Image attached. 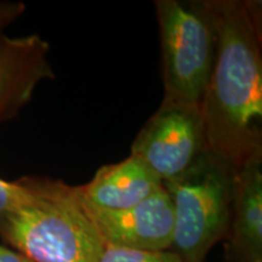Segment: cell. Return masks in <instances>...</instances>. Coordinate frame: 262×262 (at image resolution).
Masks as SVG:
<instances>
[{"instance_id": "cell-1", "label": "cell", "mask_w": 262, "mask_h": 262, "mask_svg": "<svg viewBox=\"0 0 262 262\" xmlns=\"http://www.w3.org/2000/svg\"><path fill=\"white\" fill-rule=\"evenodd\" d=\"M215 61L201 110L209 152L239 170L262 158L261 3L205 0Z\"/></svg>"}, {"instance_id": "cell-2", "label": "cell", "mask_w": 262, "mask_h": 262, "mask_svg": "<svg viewBox=\"0 0 262 262\" xmlns=\"http://www.w3.org/2000/svg\"><path fill=\"white\" fill-rule=\"evenodd\" d=\"M26 196L0 221V237L32 262H100L104 245L78 187L22 178Z\"/></svg>"}, {"instance_id": "cell-3", "label": "cell", "mask_w": 262, "mask_h": 262, "mask_svg": "<svg viewBox=\"0 0 262 262\" xmlns=\"http://www.w3.org/2000/svg\"><path fill=\"white\" fill-rule=\"evenodd\" d=\"M237 170L206 150L176 179L164 182L173 205L172 250L203 262L224 237L232 217Z\"/></svg>"}, {"instance_id": "cell-4", "label": "cell", "mask_w": 262, "mask_h": 262, "mask_svg": "<svg viewBox=\"0 0 262 262\" xmlns=\"http://www.w3.org/2000/svg\"><path fill=\"white\" fill-rule=\"evenodd\" d=\"M164 98L201 104L215 61L216 34L205 2L157 0Z\"/></svg>"}, {"instance_id": "cell-5", "label": "cell", "mask_w": 262, "mask_h": 262, "mask_svg": "<svg viewBox=\"0 0 262 262\" xmlns=\"http://www.w3.org/2000/svg\"><path fill=\"white\" fill-rule=\"evenodd\" d=\"M208 149L201 104L164 98L131 146L163 183L182 175Z\"/></svg>"}, {"instance_id": "cell-6", "label": "cell", "mask_w": 262, "mask_h": 262, "mask_svg": "<svg viewBox=\"0 0 262 262\" xmlns=\"http://www.w3.org/2000/svg\"><path fill=\"white\" fill-rule=\"evenodd\" d=\"M86 208L104 245L133 250H169L173 242V205L165 188L122 211Z\"/></svg>"}, {"instance_id": "cell-7", "label": "cell", "mask_w": 262, "mask_h": 262, "mask_svg": "<svg viewBox=\"0 0 262 262\" xmlns=\"http://www.w3.org/2000/svg\"><path fill=\"white\" fill-rule=\"evenodd\" d=\"M49 54L39 34L0 37V125L24 110L41 81L54 79Z\"/></svg>"}, {"instance_id": "cell-8", "label": "cell", "mask_w": 262, "mask_h": 262, "mask_svg": "<svg viewBox=\"0 0 262 262\" xmlns=\"http://www.w3.org/2000/svg\"><path fill=\"white\" fill-rule=\"evenodd\" d=\"M163 182L145 163L129 156L97 170L86 185L78 187L84 205L100 211H122L160 191Z\"/></svg>"}, {"instance_id": "cell-9", "label": "cell", "mask_w": 262, "mask_h": 262, "mask_svg": "<svg viewBox=\"0 0 262 262\" xmlns=\"http://www.w3.org/2000/svg\"><path fill=\"white\" fill-rule=\"evenodd\" d=\"M232 241L248 262L262 258V158L237 170L234 183Z\"/></svg>"}, {"instance_id": "cell-10", "label": "cell", "mask_w": 262, "mask_h": 262, "mask_svg": "<svg viewBox=\"0 0 262 262\" xmlns=\"http://www.w3.org/2000/svg\"><path fill=\"white\" fill-rule=\"evenodd\" d=\"M100 262H187L172 249L133 250L106 245Z\"/></svg>"}, {"instance_id": "cell-11", "label": "cell", "mask_w": 262, "mask_h": 262, "mask_svg": "<svg viewBox=\"0 0 262 262\" xmlns=\"http://www.w3.org/2000/svg\"><path fill=\"white\" fill-rule=\"evenodd\" d=\"M26 196V188L21 179L5 181L0 179V221L14 211Z\"/></svg>"}, {"instance_id": "cell-12", "label": "cell", "mask_w": 262, "mask_h": 262, "mask_svg": "<svg viewBox=\"0 0 262 262\" xmlns=\"http://www.w3.org/2000/svg\"><path fill=\"white\" fill-rule=\"evenodd\" d=\"M26 11V5L22 2L0 0V37L4 35L5 29L21 17Z\"/></svg>"}, {"instance_id": "cell-13", "label": "cell", "mask_w": 262, "mask_h": 262, "mask_svg": "<svg viewBox=\"0 0 262 262\" xmlns=\"http://www.w3.org/2000/svg\"><path fill=\"white\" fill-rule=\"evenodd\" d=\"M0 262H32L15 249L0 243Z\"/></svg>"}]
</instances>
